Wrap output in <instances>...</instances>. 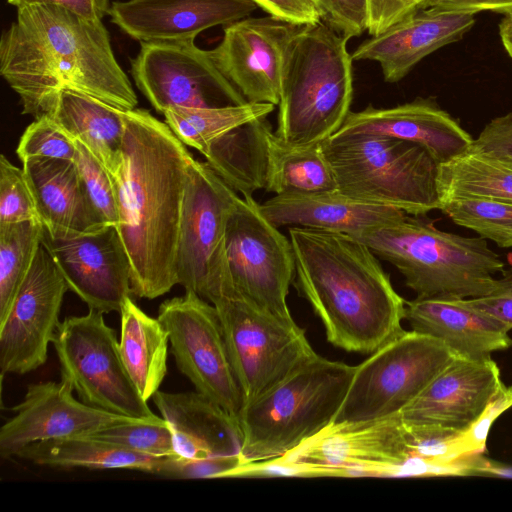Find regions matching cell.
Here are the masks:
<instances>
[{"instance_id":"16","label":"cell","mask_w":512,"mask_h":512,"mask_svg":"<svg viewBox=\"0 0 512 512\" xmlns=\"http://www.w3.org/2000/svg\"><path fill=\"white\" fill-rule=\"evenodd\" d=\"M68 285L41 242L12 306L0 323V370L25 374L42 366L60 324Z\"/></svg>"},{"instance_id":"49","label":"cell","mask_w":512,"mask_h":512,"mask_svg":"<svg viewBox=\"0 0 512 512\" xmlns=\"http://www.w3.org/2000/svg\"><path fill=\"white\" fill-rule=\"evenodd\" d=\"M468 467L470 476L512 478V466L487 458L482 453L469 454Z\"/></svg>"},{"instance_id":"11","label":"cell","mask_w":512,"mask_h":512,"mask_svg":"<svg viewBox=\"0 0 512 512\" xmlns=\"http://www.w3.org/2000/svg\"><path fill=\"white\" fill-rule=\"evenodd\" d=\"M206 162L193 159L187 169L175 271L177 284L212 303L230 289L225 231L239 199Z\"/></svg>"},{"instance_id":"38","label":"cell","mask_w":512,"mask_h":512,"mask_svg":"<svg viewBox=\"0 0 512 512\" xmlns=\"http://www.w3.org/2000/svg\"><path fill=\"white\" fill-rule=\"evenodd\" d=\"M73 161L85 191L102 220L106 225L117 227L119 215L113 176L78 141H76V153Z\"/></svg>"},{"instance_id":"4","label":"cell","mask_w":512,"mask_h":512,"mask_svg":"<svg viewBox=\"0 0 512 512\" xmlns=\"http://www.w3.org/2000/svg\"><path fill=\"white\" fill-rule=\"evenodd\" d=\"M424 215L405 213L359 241L391 263L416 297L476 298L491 291L504 262L482 237L444 232Z\"/></svg>"},{"instance_id":"10","label":"cell","mask_w":512,"mask_h":512,"mask_svg":"<svg viewBox=\"0 0 512 512\" xmlns=\"http://www.w3.org/2000/svg\"><path fill=\"white\" fill-rule=\"evenodd\" d=\"M212 304L244 406L317 355L292 317L273 314L236 294Z\"/></svg>"},{"instance_id":"24","label":"cell","mask_w":512,"mask_h":512,"mask_svg":"<svg viewBox=\"0 0 512 512\" xmlns=\"http://www.w3.org/2000/svg\"><path fill=\"white\" fill-rule=\"evenodd\" d=\"M405 319L412 330L439 339L461 357L489 359L512 346L510 330L465 298L416 297L406 302Z\"/></svg>"},{"instance_id":"27","label":"cell","mask_w":512,"mask_h":512,"mask_svg":"<svg viewBox=\"0 0 512 512\" xmlns=\"http://www.w3.org/2000/svg\"><path fill=\"white\" fill-rule=\"evenodd\" d=\"M276 227L297 226L338 232L354 238L392 223L405 212L350 197L338 190L273 196L259 204Z\"/></svg>"},{"instance_id":"29","label":"cell","mask_w":512,"mask_h":512,"mask_svg":"<svg viewBox=\"0 0 512 512\" xmlns=\"http://www.w3.org/2000/svg\"><path fill=\"white\" fill-rule=\"evenodd\" d=\"M16 457L53 468L135 469L158 474L169 457L132 451L90 436H75L32 443Z\"/></svg>"},{"instance_id":"7","label":"cell","mask_w":512,"mask_h":512,"mask_svg":"<svg viewBox=\"0 0 512 512\" xmlns=\"http://www.w3.org/2000/svg\"><path fill=\"white\" fill-rule=\"evenodd\" d=\"M420 477V467L400 414L331 423L294 449L240 464L235 477Z\"/></svg>"},{"instance_id":"36","label":"cell","mask_w":512,"mask_h":512,"mask_svg":"<svg viewBox=\"0 0 512 512\" xmlns=\"http://www.w3.org/2000/svg\"><path fill=\"white\" fill-rule=\"evenodd\" d=\"M440 210L485 240L502 248L512 247V202L462 197L442 202Z\"/></svg>"},{"instance_id":"30","label":"cell","mask_w":512,"mask_h":512,"mask_svg":"<svg viewBox=\"0 0 512 512\" xmlns=\"http://www.w3.org/2000/svg\"><path fill=\"white\" fill-rule=\"evenodd\" d=\"M120 354L144 400L159 390L167 372L169 335L158 318L147 315L128 297L121 311Z\"/></svg>"},{"instance_id":"1","label":"cell","mask_w":512,"mask_h":512,"mask_svg":"<svg viewBox=\"0 0 512 512\" xmlns=\"http://www.w3.org/2000/svg\"><path fill=\"white\" fill-rule=\"evenodd\" d=\"M0 72L19 95L22 113L34 118L50 114L62 90L85 93L124 111L138 104L102 20L58 5L17 9L16 21L1 37Z\"/></svg>"},{"instance_id":"22","label":"cell","mask_w":512,"mask_h":512,"mask_svg":"<svg viewBox=\"0 0 512 512\" xmlns=\"http://www.w3.org/2000/svg\"><path fill=\"white\" fill-rule=\"evenodd\" d=\"M253 0H128L111 4L108 15L140 42L195 40L204 30L246 18Z\"/></svg>"},{"instance_id":"50","label":"cell","mask_w":512,"mask_h":512,"mask_svg":"<svg viewBox=\"0 0 512 512\" xmlns=\"http://www.w3.org/2000/svg\"><path fill=\"white\" fill-rule=\"evenodd\" d=\"M498 30L502 46L512 59V11L503 15Z\"/></svg>"},{"instance_id":"43","label":"cell","mask_w":512,"mask_h":512,"mask_svg":"<svg viewBox=\"0 0 512 512\" xmlns=\"http://www.w3.org/2000/svg\"><path fill=\"white\" fill-rule=\"evenodd\" d=\"M473 307L489 314L512 329V268L504 270L500 278L495 279L491 291L481 297L468 298Z\"/></svg>"},{"instance_id":"48","label":"cell","mask_w":512,"mask_h":512,"mask_svg":"<svg viewBox=\"0 0 512 512\" xmlns=\"http://www.w3.org/2000/svg\"><path fill=\"white\" fill-rule=\"evenodd\" d=\"M407 14L404 0H369L368 33L375 36Z\"/></svg>"},{"instance_id":"21","label":"cell","mask_w":512,"mask_h":512,"mask_svg":"<svg viewBox=\"0 0 512 512\" xmlns=\"http://www.w3.org/2000/svg\"><path fill=\"white\" fill-rule=\"evenodd\" d=\"M501 381L492 358L456 355L399 414L409 423L462 432L480 416Z\"/></svg>"},{"instance_id":"19","label":"cell","mask_w":512,"mask_h":512,"mask_svg":"<svg viewBox=\"0 0 512 512\" xmlns=\"http://www.w3.org/2000/svg\"><path fill=\"white\" fill-rule=\"evenodd\" d=\"M71 384L46 381L31 384L15 415L0 429V456H16L26 446L75 436H87L108 426L136 419L104 411L74 398Z\"/></svg>"},{"instance_id":"20","label":"cell","mask_w":512,"mask_h":512,"mask_svg":"<svg viewBox=\"0 0 512 512\" xmlns=\"http://www.w3.org/2000/svg\"><path fill=\"white\" fill-rule=\"evenodd\" d=\"M475 21L472 13L417 8L361 43L352 53V60L377 62L384 80L395 83L429 54L461 40Z\"/></svg>"},{"instance_id":"2","label":"cell","mask_w":512,"mask_h":512,"mask_svg":"<svg viewBox=\"0 0 512 512\" xmlns=\"http://www.w3.org/2000/svg\"><path fill=\"white\" fill-rule=\"evenodd\" d=\"M123 161L113 177L117 230L131 265L132 292L154 299L177 284L175 259L187 169L194 159L148 110L124 112Z\"/></svg>"},{"instance_id":"13","label":"cell","mask_w":512,"mask_h":512,"mask_svg":"<svg viewBox=\"0 0 512 512\" xmlns=\"http://www.w3.org/2000/svg\"><path fill=\"white\" fill-rule=\"evenodd\" d=\"M225 258L231 294L278 316L292 317L287 306L295 277L292 244L262 214L252 195L239 197L228 217Z\"/></svg>"},{"instance_id":"25","label":"cell","mask_w":512,"mask_h":512,"mask_svg":"<svg viewBox=\"0 0 512 512\" xmlns=\"http://www.w3.org/2000/svg\"><path fill=\"white\" fill-rule=\"evenodd\" d=\"M39 220L50 236L91 233L108 226L88 197L73 160L22 162Z\"/></svg>"},{"instance_id":"14","label":"cell","mask_w":512,"mask_h":512,"mask_svg":"<svg viewBox=\"0 0 512 512\" xmlns=\"http://www.w3.org/2000/svg\"><path fill=\"white\" fill-rule=\"evenodd\" d=\"M157 318L168 332L178 369L197 392L238 422L244 400L215 306L185 290L184 295L163 301Z\"/></svg>"},{"instance_id":"41","label":"cell","mask_w":512,"mask_h":512,"mask_svg":"<svg viewBox=\"0 0 512 512\" xmlns=\"http://www.w3.org/2000/svg\"><path fill=\"white\" fill-rule=\"evenodd\" d=\"M511 407L512 386H507L501 381L480 416L459 434L456 440L457 455L461 457L482 453L486 448L488 434L493 423Z\"/></svg>"},{"instance_id":"44","label":"cell","mask_w":512,"mask_h":512,"mask_svg":"<svg viewBox=\"0 0 512 512\" xmlns=\"http://www.w3.org/2000/svg\"><path fill=\"white\" fill-rule=\"evenodd\" d=\"M471 146L483 152L512 158V112L488 122Z\"/></svg>"},{"instance_id":"45","label":"cell","mask_w":512,"mask_h":512,"mask_svg":"<svg viewBox=\"0 0 512 512\" xmlns=\"http://www.w3.org/2000/svg\"><path fill=\"white\" fill-rule=\"evenodd\" d=\"M258 7L279 19L310 25L321 21L316 0H253Z\"/></svg>"},{"instance_id":"3","label":"cell","mask_w":512,"mask_h":512,"mask_svg":"<svg viewBox=\"0 0 512 512\" xmlns=\"http://www.w3.org/2000/svg\"><path fill=\"white\" fill-rule=\"evenodd\" d=\"M288 234L295 286L321 319L331 344L371 354L405 331L406 301L366 244L305 227L291 226Z\"/></svg>"},{"instance_id":"40","label":"cell","mask_w":512,"mask_h":512,"mask_svg":"<svg viewBox=\"0 0 512 512\" xmlns=\"http://www.w3.org/2000/svg\"><path fill=\"white\" fill-rule=\"evenodd\" d=\"M38 221V213L23 168L0 156V225ZM41 223V222H40Z\"/></svg>"},{"instance_id":"28","label":"cell","mask_w":512,"mask_h":512,"mask_svg":"<svg viewBox=\"0 0 512 512\" xmlns=\"http://www.w3.org/2000/svg\"><path fill=\"white\" fill-rule=\"evenodd\" d=\"M124 112L85 93L62 90L47 115L115 177L123 161Z\"/></svg>"},{"instance_id":"23","label":"cell","mask_w":512,"mask_h":512,"mask_svg":"<svg viewBox=\"0 0 512 512\" xmlns=\"http://www.w3.org/2000/svg\"><path fill=\"white\" fill-rule=\"evenodd\" d=\"M355 133L385 135L419 144L439 164L465 152L474 140L457 120L430 98H416L389 108L369 105L361 111H350L332 136Z\"/></svg>"},{"instance_id":"6","label":"cell","mask_w":512,"mask_h":512,"mask_svg":"<svg viewBox=\"0 0 512 512\" xmlns=\"http://www.w3.org/2000/svg\"><path fill=\"white\" fill-rule=\"evenodd\" d=\"M356 366L318 354L243 407L241 464L277 458L331 424Z\"/></svg>"},{"instance_id":"15","label":"cell","mask_w":512,"mask_h":512,"mask_svg":"<svg viewBox=\"0 0 512 512\" xmlns=\"http://www.w3.org/2000/svg\"><path fill=\"white\" fill-rule=\"evenodd\" d=\"M131 59L139 91L158 113L173 107L212 108L247 101L193 39L140 42Z\"/></svg>"},{"instance_id":"18","label":"cell","mask_w":512,"mask_h":512,"mask_svg":"<svg viewBox=\"0 0 512 512\" xmlns=\"http://www.w3.org/2000/svg\"><path fill=\"white\" fill-rule=\"evenodd\" d=\"M42 243L52 255L69 290L89 309L120 312L131 297V265L115 226L84 234L50 236Z\"/></svg>"},{"instance_id":"39","label":"cell","mask_w":512,"mask_h":512,"mask_svg":"<svg viewBox=\"0 0 512 512\" xmlns=\"http://www.w3.org/2000/svg\"><path fill=\"white\" fill-rule=\"evenodd\" d=\"M16 152L21 162L35 157L73 160L76 141L50 115H43L25 129Z\"/></svg>"},{"instance_id":"12","label":"cell","mask_w":512,"mask_h":512,"mask_svg":"<svg viewBox=\"0 0 512 512\" xmlns=\"http://www.w3.org/2000/svg\"><path fill=\"white\" fill-rule=\"evenodd\" d=\"M61 378L82 402L136 420L155 415L140 395L123 363L114 329L103 312L90 309L60 322L53 342Z\"/></svg>"},{"instance_id":"8","label":"cell","mask_w":512,"mask_h":512,"mask_svg":"<svg viewBox=\"0 0 512 512\" xmlns=\"http://www.w3.org/2000/svg\"><path fill=\"white\" fill-rule=\"evenodd\" d=\"M337 190L355 199L425 215L441 208L439 163L419 144L371 133L321 143Z\"/></svg>"},{"instance_id":"5","label":"cell","mask_w":512,"mask_h":512,"mask_svg":"<svg viewBox=\"0 0 512 512\" xmlns=\"http://www.w3.org/2000/svg\"><path fill=\"white\" fill-rule=\"evenodd\" d=\"M348 39L324 22L305 25L285 60L275 134L295 146L320 144L350 113L352 56Z\"/></svg>"},{"instance_id":"17","label":"cell","mask_w":512,"mask_h":512,"mask_svg":"<svg viewBox=\"0 0 512 512\" xmlns=\"http://www.w3.org/2000/svg\"><path fill=\"white\" fill-rule=\"evenodd\" d=\"M304 26L271 15L248 16L226 25L209 54L247 102L276 106L289 46Z\"/></svg>"},{"instance_id":"31","label":"cell","mask_w":512,"mask_h":512,"mask_svg":"<svg viewBox=\"0 0 512 512\" xmlns=\"http://www.w3.org/2000/svg\"><path fill=\"white\" fill-rule=\"evenodd\" d=\"M267 192L277 196L313 194L337 190L332 169L321 143L308 146L291 145L272 131H265Z\"/></svg>"},{"instance_id":"35","label":"cell","mask_w":512,"mask_h":512,"mask_svg":"<svg viewBox=\"0 0 512 512\" xmlns=\"http://www.w3.org/2000/svg\"><path fill=\"white\" fill-rule=\"evenodd\" d=\"M42 235L38 221L0 225V323L30 270Z\"/></svg>"},{"instance_id":"32","label":"cell","mask_w":512,"mask_h":512,"mask_svg":"<svg viewBox=\"0 0 512 512\" xmlns=\"http://www.w3.org/2000/svg\"><path fill=\"white\" fill-rule=\"evenodd\" d=\"M267 117L216 139L203 154L206 163L236 192L252 195L265 186Z\"/></svg>"},{"instance_id":"42","label":"cell","mask_w":512,"mask_h":512,"mask_svg":"<svg viewBox=\"0 0 512 512\" xmlns=\"http://www.w3.org/2000/svg\"><path fill=\"white\" fill-rule=\"evenodd\" d=\"M321 21L346 39L368 30L369 0H316Z\"/></svg>"},{"instance_id":"26","label":"cell","mask_w":512,"mask_h":512,"mask_svg":"<svg viewBox=\"0 0 512 512\" xmlns=\"http://www.w3.org/2000/svg\"><path fill=\"white\" fill-rule=\"evenodd\" d=\"M152 400L172 430L178 457L203 460L240 456L238 422L203 394L158 390Z\"/></svg>"},{"instance_id":"33","label":"cell","mask_w":512,"mask_h":512,"mask_svg":"<svg viewBox=\"0 0 512 512\" xmlns=\"http://www.w3.org/2000/svg\"><path fill=\"white\" fill-rule=\"evenodd\" d=\"M438 184L441 205L462 197L512 202V158L470 146L439 165Z\"/></svg>"},{"instance_id":"9","label":"cell","mask_w":512,"mask_h":512,"mask_svg":"<svg viewBox=\"0 0 512 512\" xmlns=\"http://www.w3.org/2000/svg\"><path fill=\"white\" fill-rule=\"evenodd\" d=\"M455 357L439 339L414 330L404 331L356 366L332 423L400 413Z\"/></svg>"},{"instance_id":"47","label":"cell","mask_w":512,"mask_h":512,"mask_svg":"<svg viewBox=\"0 0 512 512\" xmlns=\"http://www.w3.org/2000/svg\"><path fill=\"white\" fill-rule=\"evenodd\" d=\"M7 2L17 9L34 4L58 5L90 20H102L111 7L109 0H7Z\"/></svg>"},{"instance_id":"34","label":"cell","mask_w":512,"mask_h":512,"mask_svg":"<svg viewBox=\"0 0 512 512\" xmlns=\"http://www.w3.org/2000/svg\"><path fill=\"white\" fill-rule=\"evenodd\" d=\"M275 105L246 102L212 108L173 107L163 115L165 123L177 138L204 154L209 146L229 131L267 117Z\"/></svg>"},{"instance_id":"37","label":"cell","mask_w":512,"mask_h":512,"mask_svg":"<svg viewBox=\"0 0 512 512\" xmlns=\"http://www.w3.org/2000/svg\"><path fill=\"white\" fill-rule=\"evenodd\" d=\"M87 436L115 443L143 454L178 457L174 449L172 430L162 417L108 426Z\"/></svg>"},{"instance_id":"46","label":"cell","mask_w":512,"mask_h":512,"mask_svg":"<svg viewBox=\"0 0 512 512\" xmlns=\"http://www.w3.org/2000/svg\"><path fill=\"white\" fill-rule=\"evenodd\" d=\"M407 14L417 8L437 7L446 10L477 14L494 12L506 14L512 11V0H404Z\"/></svg>"}]
</instances>
